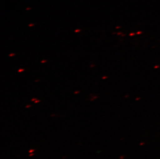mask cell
I'll return each instance as SVG.
<instances>
[{
    "label": "cell",
    "instance_id": "cell-1",
    "mask_svg": "<svg viewBox=\"0 0 160 159\" xmlns=\"http://www.w3.org/2000/svg\"><path fill=\"white\" fill-rule=\"evenodd\" d=\"M23 70V69H20L19 70V72H21Z\"/></svg>",
    "mask_w": 160,
    "mask_h": 159
}]
</instances>
